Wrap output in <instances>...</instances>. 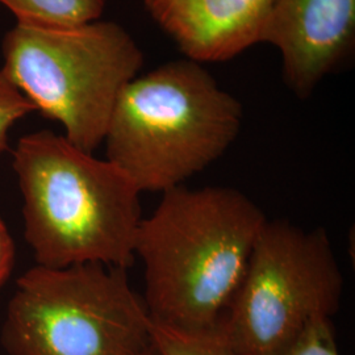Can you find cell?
Masks as SVG:
<instances>
[{
	"label": "cell",
	"mask_w": 355,
	"mask_h": 355,
	"mask_svg": "<svg viewBox=\"0 0 355 355\" xmlns=\"http://www.w3.org/2000/svg\"><path fill=\"white\" fill-rule=\"evenodd\" d=\"M343 275L328 233L266 220L220 327L241 355H278L340 309Z\"/></svg>",
	"instance_id": "obj_6"
},
{
	"label": "cell",
	"mask_w": 355,
	"mask_h": 355,
	"mask_svg": "<svg viewBox=\"0 0 355 355\" xmlns=\"http://www.w3.org/2000/svg\"><path fill=\"white\" fill-rule=\"evenodd\" d=\"M31 112H35L33 105L0 69V157L10 150L11 129Z\"/></svg>",
	"instance_id": "obj_11"
},
{
	"label": "cell",
	"mask_w": 355,
	"mask_h": 355,
	"mask_svg": "<svg viewBox=\"0 0 355 355\" xmlns=\"http://www.w3.org/2000/svg\"><path fill=\"white\" fill-rule=\"evenodd\" d=\"M355 0H272L261 42L280 51L286 85L308 98L349 55Z\"/></svg>",
	"instance_id": "obj_7"
},
{
	"label": "cell",
	"mask_w": 355,
	"mask_h": 355,
	"mask_svg": "<svg viewBox=\"0 0 355 355\" xmlns=\"http://www.w3.org/2000/svg\"><path fill=\"white\" fill-rule=\"evenodd\" d=\"M1 70L35 108L58 121L85 152L104 141L114 103L144 64L124 26L96 20L76 26H12L1 41Z\"/></svg>",
	"instance_id": "obj_4"
},
{
	"label": "cell",
	"mask_w": 355,
	"mask_h": 355,
	"mask_svg": "<svg viewBox=\"0 0 355 355\" xmlns=\"http://www.w3.org/2000/svg\"><path fill=\"white\" fill-rule=\"evenodd\" d=\"M161 195L135 245L145 268L142 299L155 322L214 329L240 288L266 216L230 187L183 184Z\"/></svg>",
	"instance_id": "obj_1"
},
{
	"label": "cell",
	"mask_w": 355,
	"mask_h": 355,
	"mask_svg": "<svg viewBox=\"0 0 355 355\" xmlns=\"http://www.w3.org/2000/svg\"><path fill=\"white\" fill-rule=\"evenodd\" d=\"M19 24L76 26L102 17L107 0H0Z\"/></svg>",
	"instance_id": "obj_9"
},
{
	"label": "cell",
	"mask_w": 355,
	"mask_h": 355,
	"mask_svg": "<svg viewBox=\"0 0 355 355\" xmlns=\"http://www.w3.org/2000/svg\"><path fill=\"white\" fill-rule=\"evenodd\" d=\"M15 265V242L0 218V291L10 278Z\"/></svg>",
	"instance_id": "obj_13"
},
{
	"label": "cell",
	"mask_w": 355,
	"mask_h": 355,
	"mask_svg": "<svg viewBox=\"0 0 355 355\" xmlns=\"http://www.w3.org/2000/svg\"><path fill=\"white\" fill-rule=\"evenodd\" d=\"M141 355H159L158 354V352H157V350H155V347H154V346H153V345H150V346H149V347H148V349H146V350H145V352H144V353H142V354Z\"/></svg>",
	"instance_id": "obj_14"
},
{
	"label": "cell",
	"mask_w": 355,
	"mask_h": 355,
	"mask_svg": "<svg viewBox=\"0 0 355 355\" xmlns=\"http://www.w3.org/2000/svg\"><path fill=\"white\" fill-rule=\"evenodd\" d=\"M278 355H340L331 318L312 321Z\"/></svg>",
	"instance_id": "obj_12"
},
{
	"label": "cell",
	"mask_w": 355,
	"mask_h": 355,
	"mask_svg": "<svg viewBox=\"0 0 355 355\" xmlns=\"http://www.w3.org/2000/svg\"><path fill=\"white\" fill-rule=\"evenodd\" d=\"M150 340L159 355H241L221 329L183 330L152 320Z\"/></svg>",
	"instance_id": "obj_10"
},
{
	"label": "cell",
	"mask_w": 355,
	"mask_h": 355,
	"mask_svg": "<svg viewBox=\"0 0 355 355\" xmlns=\"http://www.w3.org/2000/svg\"><path fill=\"white\" fill-rule=\"evenodd\" d=\"M186 58L224 62L261 42L272 0H144Z\"/></svg>",
	"instance_id": "obj_8"
},
{
	"label": "cell",
	"mask_w": 355,
	"mask_h": 355,
	"mask_svg": "<svg viewBox=\"0 0 355 355\" xmlns=\"http://www.w3.org/2000/svg\"><path fill=\"white\" fill-rule=\"evenodd\" d=\"M12 157L38 266L135 263L141 192L123 170L51 130L19 139Z\"/></svg>",
	"instance_id": "obj_2"
},
{
	"label": "cell",
	"mask_w": 355,
	"mask_h": 355,
	"mask_svg": "<svg viewBox=\"0 0 355 355\" xmlns=\"http://www.w3.org/2000/svg\"><path fill=\"white\" fill-rule=\"evenodd\" d=\"M242 104L203 64L170 61L120 92L104 136L107 159L142 192L183 186L223 157L241 129Z\"/></svg>",
	"instance_id": "obj_3"
},
{
	"label": "cell",
	"mask_w": 355,
	"mask_h": 355,
	"mask_svg": "<svg viewBox=\"0 0 355 355\" xmlns=\"http://www.w3.org/2000/svg\"><path fill=\"white\" fill-rule=\"evenodd\" d=\"M150 327L127 268L36 265L16 282L0 343L8 355H141Z\"/></svg>",
	"instance_id": "obj_5"
}]
</instances>
